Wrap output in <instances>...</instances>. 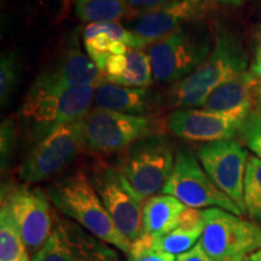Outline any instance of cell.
Segmentation results:
<instances>
[{
	"instance_id": "6da1fadb",
	"label": "cell",
	"mask_w": 261,
	"mask_h": 261,
	"mask_svg": "<svg viewBox=\"0 0 261 261\" xmlns=\"http://www.w3.org/2000/svg\"><path fill=\"white\" fill-rule=\"evenodd\" d=\"M46 195L51 203L65 217L128 255L129 241L114 223L86 172L77 169L57 179L48 185Z\"/></svg>"
},
{
	"instance_id": "7a4b0ae2",
	"label": "cell",
	"mask_w": 261,
	"mask_h": 261,
	"mask_svg": "<svg viewBox=\"0 0 261 261\" xmlns=\"http://www.w3.org/2000/svg\"><path fill=\"white\" fill-rule=\"evenodd\" d=\"M97 87H64L37 77L21 107L31 135L41 140L67 123L79 121L91 110Z\"/></svg>"
},
{
	"instance_id": "3957f363",
	"label": "cell",
	"mask_w": 261,
	"mask_h": 261,
	"mask_svg": "<svg viewBox=\"0 0 261 261\" xmlns=\"http://www.w3.org/2000/svg\"><path fill=\"white\" fill-rule=\"evenodd\" d=\"M248 60L236 37L220 32L214 47L197 69L173 84L167 92L166 107L174 109L198 108L213 91L226 81L247 71Z\"/></svg>"
},
{
	"instance_id": "277c9868",
	"label": "cell",
	"mask_w": 261,
	"mask_h": 261,
	"mask_svg": "<svg viewBox=\"0 0 261 261\" xmlns=\"http://www.w3.org/2000/svg\"><path fill=\"white\" fill-rule=\"evenodd\" d=\"M175 162L171 139L165 135L142 138L121 152L116 166L143 200L162 191Z\"/></svg>"
},
{
	"instance_id": "5b68a950",
	"label": "cell",
	"mask_w": 261,
	"mask_h": 261,
	"mask_svg": "<svg viewBox=\"0 0 261 261\" xmlns=\"http://www.w3.org/2000/svg\"><path fill=\"white\" fill-rule=\"evenodd\" d=\"M80 123L84 149L99 155L121 154L137 140L158 135V121L149 115H127L93 108Z\"/></svg>"
},
{
	"instance_id": "8992f818",
	"label": "cell",
	"mask_w": 261,
	"mask_h": 261,
	"mask_svg": "<svg viewBox=\"0 0 261 261\" xmlns=\"http://www.w3.org/2000/svg\"><path fill=\"white\" fill-rule=\"evenodd\" d=\"M202 249L213 261H238L261 249V226L221 208L202 211Z\"/></svg>"
},
{
	"instance_id": "52a82bcc",
	"label": "cell",
	"mask_w": 261,
	"mask_h": 261,
	"mask_svg": "<svg viewBox=\"0 0 261 261\" xmlns=\"http://www.w3.org/2000/svg\"><path fill=\"white\" fill-rule=\"evenodd\" d=\"M212 51L210 37L190 25L172 33L148 47L154 79L175 84L203 63Z\"/></svg>"
},
{
	"instance_id": "ba28073f",
	"label": "cell",
	"mask_w": 261,
	"mask_h": 261,
	"mask_svg": "<svg viewBox=\"0 0 261 261\" xmlns=\"http://www.w3.org/2000/svg\"><path fill=\"white\" fill-rule=\"evenodd\" d=\"M89 177L117 228L129 243L143 233V198L130 187L117 166L97 160Z\"/></svg>"
},
{
	"instance_id": "9c48e42d",
	"label": "cell",
	"mask_w": 261,
	"mask_h": 261,
	"mask_svg": "<svg viewBox=\"0 0 261 261\" xmlns=\"http://www.w3.org/2000/svg\"><path fill=\"white\" fill-rule=\"evenodd\" d=\"M162 194L174 196L187 207L221 208L242 215L240 208L212 181L190 149L181 148L175 155L173 171L162 189Z\"/></svg>"
},
{
	"instance_id": "30bf717a",
	"label": "cell",
	"mask_w": 261,
	"mask_h": 261,
	"mask_svg": "<svg viewBox=\"0 0 261 261\" xmlns=\"http://www.w3.org/2000/svg\"><path fill=\"white\" fill-rule=\"evenodd\" d=\"M83 150L80 120L67 123L39 140L22 165L21 179L28 184L47 180L64 171Z\"/></svg>"
},
{
	"instance_id": "8fae6325",
	"label": "cell",
	"mask_w": 261,
	"mask_h": 261,
	"mask_svg": "<svg viewBox=\"0 0 261 261\" xmlns=\"http://www.w3.org/2000/svg\"><path fill=\"white\" fill-rule=\"evenodd\" d=\"M2 203L9 208L29 254L34 256L46 244L57 219L47 195L40 189L14 187L3 190Z\"/></svg>"
},
{
	"instance_id": "7c38bea8",
	"label": "cell",
	"mask_w": 261,
	"mask_h": 261,
	"mask_svg": "<svg viewBox=\"0 0 261 261\" xmlns=\"http://www.w3.org/2000/svg\"><path fill=\"white\" fill-rule=\"evenodd\" d=\"M32 261H120V255L81 225L57 214L50 238Z\"/></svg>"
},
{
	"instance_id": "4fadbf2b",
	"label": "cell",
	"mask_w": 261,
	"mask_h": 261,
	"mask_svg": "<svg viewBox=\"0 0 261 261\" xmlns=\"http://www.w3.org/2000/svg\"><path fill=\"white\" fill-rule=\"evenodd\" d=\"M198 161L212 181L244 213V178L249 154L232 139L205 143L198 149Z\"/></svg>"
},
{
	"instance_id": "5bb4252c",
	"label": "cell",
	"mask_w": 261,
	"mask_h": 261,
	"mask_svg": "<svg viewBox=\"0 0 261 261\" xmlns=\"http://www.w3.org/2000/svg\"><path fill=\"white\" fill-rule=\"evenodd\" d=\"M204 0H172L158 8L133 14L127 28L150 46L179 29L197 22L204 14Z\"/></svg>"
},
{
	"instance_id": "9a60e30c",
	"label": "cell",
	"mask_w": 261,
	"mask_h": 261,
	"mask_svg": "<svg viewBox=\"0 0 261 261\" xmlns=\"http://www.w3.org/2000/svg\"><path fill=\"white\" fill-rule=\"evenodd\" d=\"M243 121L198 108L175 109L167 117L172 135L189 142L212 143L232 139L238 135Z\"/></svg>"
},
{
	"instance_id": "2e32d148",
	"label": "cell",
	"mask_w": 261,
	"mask_h": 261,
	"mask_svg": "<svg viewBox=\"0 0 261 261\" xmlns=\"http://www.w3.org/2000/svg\"><path fill=\"white\" fill-rule=\"evenodd\" d=\"M41 80L64 87H98L104 81L103 73L81 48L77 35L71 34L54 64L39 75Z\"/></svg>"
},
{
	"instance_id": "e0dca14e",
	"label": "cell",
	"mask_w": 261,
	"mask_h": 261,
	"mask_svg": "<svg viewBox=\"0 0 261 261\" xmlns=\"http://www.w3.org/2000/svg\"><path fill=\"white\" fill-rule=\"evenodd\" d=\"M257 81L249 70L241 73L217 87L204 100L202 108L244 121L254 112Z\"/></svg>"
},
{
	"instance_id": "ac0fdd59",
	"label": "cell",
	"mask_w": 261,
	"mask_h": 261,
	"mask_svg": "<svg viewBox=\"0 0 261 261\" xmlns=\"http://www.w3.org/2000/svg\"><path fill=\"white\" fill-rule=\"evenodd\" d=\"M160 104L149 89L127 87L113 83L100 84L93 98L94 109L136 116H146Z\"/></svg>"
},
{
	"instance_id": "d6986e66",
	"label": "cell",
	"mask_w": 261,
	"mask_h": 261,
	"mask_svg": "<svg viewBox=\"0 0 261 261\" xmlns=\"http://www.w3.org/2000/svg\"><path fill=\"white\" fill-rule=\"evenodd\" d=\"M187 208L171 195H155L143 205V232L158 238L178 227L179 217Z\"/></svg>"
},
{
	"instance_id": "ffe728a7",
	"label": "cell",
	"mask_w": 261,
	"mask_h": 261,
	"mask_svg": "<svg viewBox=\"0 0 261 261\" xmlns=\"http://www.w3.org/2000/svg\"><path fill=\"white\" fill-rule=\"evenodd\" d=\"M0 261H31L21 231L9 208L3 203L0 212Z\"/></svg>"
},
{
	"instance_id": "44dd1931",
	"label": "cell",
	"mask_w": 261,
	"mask_h": 261,
	"mask_svg": "<svg viewBox=\"0 0 261 261\" xmlns=\"http://www.w3.org/2000/svg\"><path fill=\"white\" fill-rule=\"evenodd\" d=\"M75 14L81 21L119 22L129 15L125 0H74Z\"/></svg>"
},
{
	"instance_id": "7402d4cb",
	"label": "cell",
	"mask_w": 261,
	"mask_h": 261,
	"mask_svg": "<svg viewBox=\"0 0 261 261\" xmlns=\"http://www.w3.org/2000/svg\"><path fill=\"white\" fill-rule=\"evenodd\" d=\"M126 57V69L114 84L137 89H149L154 80V73L148 52L128 48Z\"/></svg>"
},
{
	"instance_id": "603a6c76",
	"label": "cell",
	"mask_w": 261,
	"mask_h": 261,
	"mask_svg": "<svg viewBox=\"0 0 261 261\" xmlns=\"http://www.w3.org/2000/svg\"><path fill=\"white\" fill-rule=\"evenodd\" d=\"M244 208L252 219L261 221V159L249 156L244 178Z\"/></svg>"
},
{
	"instance_id": "cb8c5ba5",
	"label": "cell",
	"mask_w": 261,
	"mask_h": 261,
	"mask_svg": "<svg viewBox=\"0 0 261 261\" xmlns=\"http://www.w3.org/2000/svg\"><path fill=\"white\" fill-rule=\"evenodd\" d=\"M203 231L200 230H185L177 227L175 230L165 234V236L155 238L154 250L168 254H182L196 246V242L200 241Z\"/></svg>"
},
{
	"instance_id": "d4e9b609",
	"label": "cell",
	"mask_w": 261,
	"mask_h": 261,
	"mask_svg": "<svg viewBox=\"0 0 261 261\" xmlns=\"http://www.w3.org/2000/svg\"><path fill=\"white\" fill-rule=\"evenodd\" d=\"M21 63L15 52H4L0 58V100L8 106L18 85Z\"/></svg>"
},
{
	"instance_id": "484cf974",
	"label": "cell",
	"mask_w": 261,
	"mask_h": 261,
	"mask_svg": "<svg viewBox=\"0 0 261 261\" xmlns=\"http://www.w3.org/2000/svg\"><path fill=\"white\" fill-rule=\"evenodd\" d=\"M238 136L244 145L261 159V113L256 110L250 113L241 125Z\"/></svg>"
},
{
	"instance_id": "4316f807",
	"label": "cell",
	"mask_w": 261,
	"mask_h": 261,
	"mask_svg": "<svg viewBox=\"0 0 261 261\" xmlns=\"http://www.w3.org/2000/svg\"><path fill=\"white\" fill-rule=\"evenodd\" d=\"M16 142V126L11 119H6L0 127V156H2V169L8 168L11 161L12 151Z\"/></svg>"
},
{
	"instance_id": "83f0119b",
	"label": "cell",
	"mask_w": 261,
	"mask_h": 261,
	"mask_svg": "<svg viewBox=\"0 0 261 261\" xmlns=\"http://www.w3.org/2000/svg\"><path fill=\"white\" fill-rule=\"evenodd\" d=\"M178 227L185 228V230H200L203 231L204 219L202 211L197 208L187 207L179 217Z\"/></svg>"
},
{
	"instance_id": "f1b7e54d",
	"label": "cell",
	"mask_w": 261,
	"mask_h": 261,
	"mask_svg": "<svg viewBox=\"0 0 261 261\" xmlns=\"http://www.w3.org/2000/svg\"><path fill=\"white\" fill-rule=\"evenodd\" d=\"M154 242L155 237L143 232L136 241H133V242L130 243L128 257L140 256L143 255V254L151 252V250H154Z\"/></svg>"
},
{
	"instance_id": "f546056e",
	"label": "cell",
	"mask_w": 261,
	"mask_h": 261,
	"mask_svg": "<svg viewBox=\"0 0 261 261\" xmlns=\"http://www.w3.org/2000/svg\"><path fill=\"white\" fill-rule=\"evenodd\" d=\"M127 6L130 10V14H137V12H143L146 10H151L161 6L166 3L172 2V0H125Z\"/></svg>"
},
{
	"instance_id": "4dcf8cb0",
	"label": "cell",
	"mask_w": 261,
	"mask_h": 261,
	"mask_svg": "<svg viewBox=\"0 0 261 261\" xmlns=\"http://www.w3.org/2000/svg\"><path fill=\"white\" fill-rule=\"evenodd\" d=\"M175 261H213L207 253L202 249L201 244L197 243L194 248H191L188 252L180 254Z\"/></svg>"
},
{
	"instance_id": "1f68e13d",
	"label": "cell",
	"mask_w": 261,
	"mask_h": 261,
	"mask_svg": "<svg viewBox=\"0 0 261 261\" xmlns=\"http://www.w3.org/2000/svg\"><path fill=\"white\" fill-rule=\"evenodd\" d=\"M174 254H168L163 252H156V250H151V252L143 254L140 256L136 257H128L127 261H175Z\"/></svg>"
},
{
	"instance_id": "d6a6232c",
	"label": "cell",
	"mask_w": 261,
	"mask_h": 261,
	"mask_svg": "<svg viewBox=\"0 0 261 261\" xmlns=\"http://www.w3.org/2000/svg\"><path fill=\"white\" fill-rule=\"evenodd\" d=\"M249 73L252 74L256 80H261V40L256 47L253 63L250 64Z\"/></svg>"
},
{
	"instance_id": "836d02e7",
	"label": "cell",
	"mask_w": 261,
	"mask_h": 261,
	"mask_svg": "<svg viewBox=\"0 0 261 261\" xmlns=\"http://www.w3.org/2000/svg\"><path fill=\"white\" fill-rule=\"evenodd\" d=\"M255 110L261 113V80L257 81L255 92Z\"/></svg>"
},
{
	"instance_id": "e575fe53",
	"label": "cell",
	"mask_w": 261,
	"mask_h": 261,
	"mask_svg": "<svg viewBox=\"0 0 261 261\" xmlns=\"http://www.w3.org/2000/svg\"><path fill=\"white\" fill-rule=\"evenodd\" d=\"M249 257L252 261H261V249H257L255 252H253L249 255Z\"/></svg>"
},
{
	"instance_id": "d590c367",
	"label": "cell",
	"mask_w": 261,
	"mask_h": 261,
	"mask_svg": "<svg viewBox=\"0 0 261 261\" xmlns=\"http://www.w3.org/2000/svg\"><path fill=\"white\" fill-rule=\"evenodd\" d=\"M214 2L223 3V4H233V5H240L243 0H214Z\"/></svg>"
},
{
	"instance_id": "8d00e7d4",
	"label": "cell",
	"mask_w": 261,
	"mask_h": 261,
	"mask_svg": "<svg viewBox=\"0 0 261 261\" xmlns=\"http://www.w3.org/2000/svg\"><path fill=\"white\" fill-rule=\"evenodd\" d=\"M238 261H252V260H250L249 255H248V256H244V257H242V259H241V260H238Z\"/></svg>"
}]
</instances>
